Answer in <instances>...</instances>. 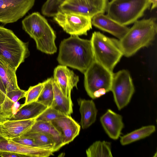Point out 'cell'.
I'll return each instance as SVG.
<instances>
[{
    "label": "cell",
    "mask_w": 157,
    "mask_h": 157,
    "mask_svg": "<svg viewBox=\"0 0 157 157\" xmlns=\"http://www.w3.org/2000/svg\"><path fill=\"white\" fill-rule=\"evenodd\" d=\"M57 60L61 65L84 74L94 60L90 40L72 35L64 39L60 44Z\"/></svg>",
    "instance_id": "1"
},
{
    "label": "cell",
    "mask_w": 157,
    "mask_h": 157,
    "mask_svg": "<svg viewBox=\"0 0 157 157\" xmlns=\"http://www.w3.org/2000/svg\"><path fill=\"white\" fill-rule=\"evenodd\" d=\"M157 32L156 18L138 20L121 39L118 46L123 56L128 57L141 48L149 46L155 39Z\"/></svg>",
    "instance_id": "2"
},
{
    "label": "cell",
    "mask_w": 157,
    "mask_h": 157,
    "mask_svg": "<svg viewBox=\"0 0 157 157\" xmlns=\"http://www.w3.org/2000/svg\"><path fill=\"white\" fill-rule=\"evenodd\" d=\"M21 23L22 29L35 40L38 50L50 55L56 52L55 32L39 13H32L26 17Z\"/></svg>",
    "instance_id": "3"
},
{
    "label": "cell",
    "mask_w": 157,
    "mask_h": 157,
    "mask_svg": "<svg viewBox=\"0 0 157 157\" xmlns=\"http://www.w3.org/2000/svg\"><path fill=\"white\" fill-rule=\"evenodd\" d=\"M151 5L149 0H111L107 4V15L126 26L138 20Z\"/></svg>",
    "instance_id": "4"
},
{
    "label": "cell",
    "mask_w": 157,
    "mask_h": 157,
    "mask_svg": "<svg viewBox=\"0 0 157 157\" xmlns=\"http://www.w3.org/2000/svg\"><path fill=\"white\" fill-rule=\"evenodd\" d=\"M29 55L28 42L20 40L12 30L0 26V57L16 71Z\"/></svg>",
    "instance_id": "5"
},
{
    "label": "cell",
    "mask_w": 157,
    "mask_h": 157,
    "mask_svg": "<svg viewBox=\"0 0 157 157\" xmlns=\"http://www.w3.org/2000/svg\"><path fill=\"white\" fill-rule=\"evenodd\" d=\"M90 41L94 60L113 72L123 56L117 40L109 38L99 32H94Z\"/></svg>",
    "instance_id": "6"
},
{
    "label": "cell",
    "mask_w": 157,
    "mask_h": 157,
    "mask_svg": "<svg viewBox=\"0 0 157 157\" xmlns=\"http://www.w3.org/2000/svg\"><path fill=\"white\" fill-rule=\"evenodd\" d=\"M84 74L85 88L92 99L110 91L113 72L98 63L94 60Z\"/></svg>",
    "instance_id": "7"
},
{
    "label": "cell",
    "mask_w": 157,
    "mask_h": 157,
    "mask_svg": "<svg viewBox=\"0 0 157 157\" xmlns=\"http://www.w3.org/2000/svg\"><path fill=\"white\" fill-rule=\"evenodd\" d=\"M115 102L121 110L130 102L135 91L129 72L122 70L113 73L111 87Z\"/></svg>",
    "instance_id": "8"
},
{
    "label": "cell",
    "mask_w": 157,
    "mask_h": 157,
    "mask_svg": "<svg viewBox=\"0 0 157 157\" xmlns=\"http://www.w3.org/2000/svg\"><path fill=\"white\" fill-rule=\"evenodd\" d=\"M53 17L63 30L71 35H87L92 28L91 18L80 14L60 10Z\"/></svg>",
    "instance_id": "9"
},
{
    "label": "cell",
    "mask_w": 157,
    "mask_h": 157,
    "mask_svg": "<svg viewBox=\"0 0 157 157\" xmlns=\"http://www.w3.org/2000/svg\"><path fill=\"white\" fill-rule=\"evenodd\" d=\"M35 0H0V23H13L23 17L33 6Z\"/></svg>",
    "instance_id": "10"
},
{
    "label": "cell",
    "mask_w": 157,
    "mask_h": 157,
    "mask_svg": "<svg viewBox=\"0 0 157 157\" xmlns=\"http://www.w3.org/2000/svg\"><path fill=\"white\" fill-rule=\"evenodd\" d=\"M108 0H66L60 10L80 14L91 18L106 11Z\"/></svg>",
    "instance_id": "11"
},
{
    "label": "cell",
    "mask_w": 157,
    "mask_h": 157,
    "mask_svg": "<svg viewBox=\"0 0 157 157\" xmlns=\"http://www.w3.org/2000/svg\"><path fill=\"white\" fill-rule=\"evenodd\" d=\"M3 152H14L30 157H47L53 155L54 152L52 147L28 146L6 139L0 141V153Z\"/></svg>",
    "instance_id": "12"
},
{
    "label": "cell",
    "mask_w": 157,
    "mask_h": 157,
    "mask_svg": "<svg viewBox=\"0 0 157 157\" xmlns=\"http://www.w3.org/2000/svg\"><path fill=\"white\" fill-rule=\"evenodd\" d=\"M36 119L1 121L0 136L7 140L22 136L30 130Z\"/></svg>",
    "instance_id": "13"
},
{
    "label": "cell",
    "mask_w": 157,
    "mask_h": 157,
    "mask_svg": "<svg viewBox=\"0 0 157 157\" xmlns=\"http://www.w3.org/2000/svg\"><path fill=\"white\" fill-rule=\"evenodd\" d=\"M53 79L63 94L71 98V92L73 88H77L79 77L67 66L60 65L54 69Z\"/></svg>",
    "instance_id": "14"
},
{
    "label": "cell",
    "mask_w": 157,
    "mask_h": 157,
    "mask_svg": "<svg viewBox=\"0 0 157 157\" xmlns=\"http://www.w3.org/2000/svg\"><path fill=\"white\" fill-rule=\"evenodd\" d=\"M51 122L60 134L64 146L73 141L79 134L80 126L71 116H65Z\"/></svg>",
    "instance_id": "15"
},
{
    "label": "cell",
    "mask_w": 157,
    "mask_h": 157,
    "mask_svg": "<svg viewBox=\"0 0 157 157\" xmlns=\"http://www.w3.org/2000/svg\"><path fill=\"white\" fill-rule=\"evenodd\" d=\"M91 22L94 26L109 33L119 40L122 39L129 29L126 26L118 23L103 13L93 17L91 18Z\"/></svg>",
    "instance_id": "16"
},
{
    "label": "cell",
    "mask_w": 157,
    "mask_h": 157,
    "mask_svg": "<svg viewBox=\"0 0 157 157\" xmlns=\"http://www.w3.org/2000/svg\"><path fill=\"white\" fill-rule=\"evenodd\" d=\"M100 121L109 137L114 140L118 139L124 127L122 116L109 109L101 117Z\"/></svg>",
    "instance_id": "17"
},
{
    "label": "cell",
    "mask_w": 157,
    "mask_h": 157,
    "mask_svg": "<svg viewBox=\"0 0 157 157\" xmlns=\"http://www.w3.org/2000/svg\"><path fill=\"white\" fill-rule=\"evenodd\" d=\"M78 102L81 115L80 124L82 128L86 129L95 122L98 110L92 100L79 98Z\"/></svg>",
    "instance_id": "18"
},
{
    "label": "cell",
    "mask_w": 157,
    "mask_h": 157,
    "mask_svg": "<svg viewBox=\"0 0 157 157\" xmlns=\"http://www.w3.org/2000/svg\"><path fill=\"white\" fill-rule=\"evenodd\" d=\"M28 132H41L48 136L55 143L54 152L58 151L64 146L60 134L51 122L36 121Z\"/></svg>",
    "instance_id": "19"
},
{
    "label": "cell",
    "mask_w": 157,
    "mask_h": 157,
    "mask_svg": "<svg viewBox=\"0 0 157 157\" xmlns=\"http://www.w3.org/2000/svg\"><path fill=\"white\" fill-rule=\"evenodd\" d=\"M54 98L51 107L65 115L71 116L73 113L71 99L66 96L54 82H53Z\"/></svg>",
    "instance_id": "20"
},
{
    "label": "cell",
    "mask_w": 157,
    "mask_h": 157,
    "mask_svg": "<svg viewBox=\"0 0 157 157\" xmlns=\"http://www.w3.org/2000/svg\"><path fill=\"white\" fill-rule=\"evenodd\" d=\"M16 71L0 57V77L6 94L20 88L18 85Z\"/></svg>",
    "instance_id": "21"
},
{
    "label": "cell",
    "mask_w": 157,
    "mask_h": 157,
    "mask_svg": "<svg viewBox=\"0 0 157 157\" xmlns=\"http://www.w3.org/2000/svg\"><path fill=\"white\" fill-rule=\"evenodd\" d=\"M48 107L36 101L21 105L9 120H23L36 118Z\"/></svg>",
    "instance_id": "22"
},
{
    "label": "cell",
    "mask_w": 157,
    "mask_h": 157,
    "mask_svg": "<svg viewBox=\"0 0 157 157\" xmlns=\"http://www.w3.org/2000/svg\"><path fill=\"white\" fill-rule=\"evenodd\" d=\"M155 130V127L154 125L142 127L121 136L120 143L122 145L128 144L149 136L154 132Z\"/></svg>",
    "instance_id": "23"
},
{
    "label": "cell",
    "mask_w": 157,
    "mask_h": 157,
    "mask_svg": "<svg viewBox=\"0 0 157 157\" xmlns=\"http://www.w3.org/2000/svg\"><path fill=\"white\" fill-rule=\"evenodd\" d=\"M86 153L87 157H112L111 143L105 141H96L86 150Z\"/></svg>",
    "instance_id": "24"
},
{
    "label": "cell",
    "mask_w": 157,
    "mask_h": 157,
    "mask_svg": "<svg viewBox=\"0 0 157 157\" xmlns=\"http://www.w3.org/2000/svg\"><path fill=\"white\" fill-rule=\"evenodd\" d=\"M53 78H49L44 82V87L37 101L47 107H51L54 98Z\"/></svg>",
    "instance_id": "25"
},
{
    "label": "cell",
    "mask_w": 157,
    "mask_h": 157,
    "mask_svg": "<svg viewBox=\"0 0 157 157\" xmlns=\"http://www.w3.org/2000/svg\"><path fill=\"white\" fill-rule=\"evenodd\" d=\"M15 103L0 89V121L9 120L12 117Z\"/></svg>",
    "instance_id": "26"
},
{
    "label": "cell",
    "mask_w": 157,
    "mask_h": 157,
    "mask_svg": "<svg viewBox=\"0 0 157 157\" xmlns=\"http://www.w3.org/2000/svg\"><path fill=\"white\" fill-rule=\"evenodd\" d=\"M22 136L33 139L38 147H52L53 148L54 150L55 145L54 142L45 133L41 132H27Z\"/></svg>",
    "instance_id": "27"
},
{
    "label": "cell",
    "mask_w": 157,
    "mask_h": 157,
    "mask_svg": "<svg viewBox=\"0 0 157 157\" xmlns=\"http://www.w3.org/2000/svg\"><path fill=\"white\" fill-rule=\"evenodd\" d=\"M66 0H46L41 9L42 14L48 17H54L60 10V7Z\"/></svg>",
    "instance_id": "28"
},
{
    "label": "cell",
    "mask_w": 157,
    "mask_h": 157,
    "mask_svg": "<svg viewBox=\"0 0 157 157\" xmlns=\"http://www.w3.org/2000/svg\"><path fill=\"white\" fill-rule=\"evenodd\" d=\"M44 87V82L34 86H30L28 90L25 91V102L24 104L21 105L36 101Z\"/></svg>",
    "instance_id": "29"
},
{
    "label": "cell",
    "mask_w": 157,
    "mask_h": 157,
    "mask_svg": "<svg viewBox=\"0 0 157 157\" xmlns=\"http://www.w3.org/2000/svg\"><path fill=\"white\" fill-rule=\"evenodd\" d=\"M65 116L66 115L51 106L48 107L44 111L36 117V121L49 122Z\"/></svg>",
    "instance_id": "30"
},
{
    "label": "cell",
    "mask_w": 157,
    "mask_h": 157,
    "mask_svg": "<svg viewBox=\"0 0 157 157\" xmlns=\"http://www.w3.org/2000/svg\"><path fill=\"white\" fill-rule=\"evenodd\" d=\"M25 91L19 88L8 92L6 95L13 102L15 103L25 97Z\"/></svg>",
    "instance_id": "31"
},
{
    "label": "cell",
    "mask_w": 157,
    "mask_h": 157,
    "mask_svg": "<svg viewBox=\"0 0 157 157\" xmlns=\"http://www.w3.org/2000/svg\"><path fill=\"white\" fill-rule=\"evenodd\" d=\"M11 140L23 145L33 147H38L33 139L27 137L21 136Z\"/></svg>",
    "instance_id": "32"
},
{
    "label": "cell",
    "mask_w": 157,
    "mask_h": 157,
    "mask_svg": "<svg viewBox=\"0 0 157 157\" xmlns=\"http://www.w3.org/2000/svg\"><path fill=\"white\" fill-rule=\"evenodd\" d=\"M0 156L2 157H25V155L17 153L9 152H3L0 153Z\"/></svg>",
    "instance_id": "33"
},
{
    "label": "cell",
    "mask_w": 157,
    "mask_h": 157,
    "mask_svg": "<svg viewBox=\"0 0 157 157\" xmlns=\"http://www.w3.org/2000/svg\"><path fill=\"white\" fill-rule=\"evenodd\" d=\"M150 2L152 5L151 10H153L157 6V0H149Z\"/></svg>",
    "instance_id": "34"
},
{
    "label": "cell",
    "mask_w": 157,
    "mask_h": 157,
    "mask_svg": "<svg viewBox=\"0 0 157 157\" xmlns=\"http://www.w3.org/2000/svg\"><path fill=\"white\" fill-rule=\"evenodd\" d=\"M0 89L6 94V92L0 77Z\"/></svg>",
    "instance_id": "35"
},
{
    "label": "cell",
    "mask_w": 157,
    "mask_h": 157,
    "mask_svg": "<svg viewBox=\"0 0 157 157\" xmlns=\"http://www.w3.org/2000/svg\"><path fill=\"white\" fill-rule=\"evenodd\" d=\"M4 140H5V139H4L2 137L0 136V141Z\"/></svg>",
    "instance_id": "36"
}]
</instances>
